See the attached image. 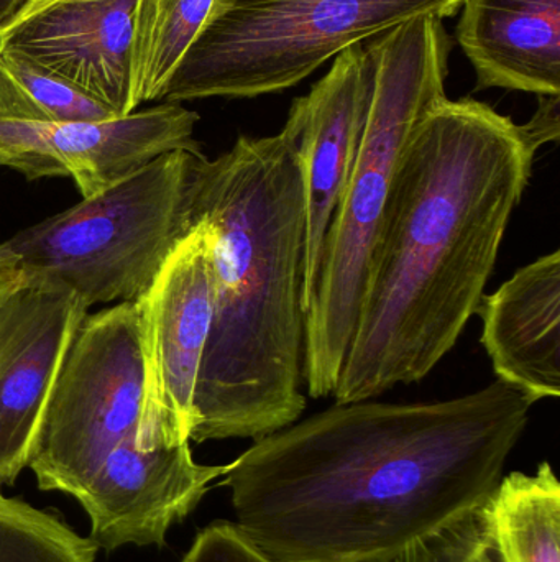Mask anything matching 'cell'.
Instances as JSON below:
<instances>
[{"mask_svg":"<svg viewBox=\"0 0 560 562\" xmlns=\"http://www.w3.org/2000/svg\"><path fill=\"white\" fill-rule=\"evenodd\" d=\"M141 0H28L0 29V53L59 76L117 115L137 111Z\"/></svg>","mask_w":560,"mask_h":562,"instance_id":"30bf717a","label":"cell"},{"mask_svg":"<svg viewBox=\"0 0 560 562\" xmlns=\"http://www.w3.org/2000/svg\"><path fill=\"white\" fill-rule=\"evenodd\" d=\"M199 114L176 102L98 122L0 119V167L28 180L72 178L91 198L168 151L203 154Z\"/></svg>","mask_w":560,"mask_h":562,"instance_id":"9c48e42d","label":"cell"},{"mask_svg":"<svg viewBox=\"0 0 560 562\" xmlns=\"http://www.w3.org/2000/svg\"><path fill=\"white\" fill-rule=\"evenodd\" d=\"M536 154L485 102L444 98L408 142L385 206L335 403L430 375L476 316Z\"/></svg>","mask_w":560,"mask_h":562,"instance_id":"7a4b0ae2","label":"cell"},{"mask_svg":"<svg viewBox=\"0 0 560 562\" xmlns=\"http://www.w3.org/2000/svg\"><path fill=\"white\" fill-rule=\"evenodd\" d=\"M535 400L490 383L434 403H335L227 464L236 527L278 562H395L479 510Z\"/></svg>","mask_w":560,"mask_h":562,"instance_id":"6da1fadb","label":"cell"},{"mask_svg":"<svg viewBox=\"0 0 560 562\" xmlns=\"http://www.w3.org/2000/svg\"><path fill=\"white\" fill-rule=\"evenodd\" d=\"M538 109L526 124L519 125L523 140L533 154L546 144H556L560 135V95H538Z\"/></svg>","mask_w":560,"mask_h":562,"instance_id":"44dd1931","label":"cell"},{"mask_svg":"<svg viewBox=\"0 0 560 562\" xmlns=\"http://www.w3.org/2000/svg\"><path fill=\"white\" fill-rule=\"evenodd\" d=\"M477 314L496 380L535 402L559 398V250L523 267L483 296Z\"/></svg>","mask_w":560,"mask_h":562,"instance_id":"4fadbf2b","label":"cell"},{"mask_svg":"<svg viewBox=\"0 0 560 562\" xmlns=\"http://www.w3.org/2000/svg\"><path fill=\"white\" fill-rule=\"evenodd\" d=\"M372 86L361 147L332 217L306 313L302 379L312 398L338 385L395 175L423 115L446 95L450 40L423 15L364 43Z\"/></svg>","mask_w":560,"mask_h":562,"instance_id":"5b68a950","label":"cell"},{"mask_svg":"<svg viewBox=\"0 0 560 562\" xmlns=\"http://www.w3.org/2000/svg\"><path fill=\"white\" fill-rule=\"evenodd\" d=\"M2 58L13 81L43 112L46 122H98L122 117L59 76L43 71L19 56L2 55Z\"/></svg>","mask_w":560,"mask_h":562,"instance_id":"ac0fdd59","label":"cell"},{"mask_svg":"<svg viewBox=\"0 0 560 562\" xmlns=\"http://www.w3.org/2000/svg\"><path fill=\"white\" fill-rule=\"evenodd\" d=\"M464 0H214L160 102L253 99L295 88L329 59Z\"/></svg>","mask_w":560,"mask_h":562,"instance_id":"52a82bcc","label":"cell"},{"mask_svg":"<svg viewBox=\"0 0 560 562\" xmlns=\"http://www.w3.org/2000/svg\"><path fill=\"white\" fill-rule=\"evenodd\" d=\"M457 42L477 89L560 95V0H464Z\"/></svg>","mask_w":560,"mask_h":562,"instance_id":"5bb4252c","label":"cell"},{"mask_svg":"<svg viewBox=\"0 0 560 562\" xmlns=\"http://www.w3.org/2000/svg\"><path fill=\"white\" fill-rule=\"evenodd\" d=\"M88 310L72 291L28 277L0 304V485L13 484L28 464Z\"/></svg>","mask_w":560,"mask_h":562,"instance_id":"8fae6325","label":"cell"},{"mask_svg":"<svg viewBox=\"0 0 560 562\" xmlns=\"http://www.w3.org/2000/svg\"><path fill=\"white\" fill-rule=\"evenodd\" d=\"M194 210L213 231V327L191 441L266 438L301 418L306 210L292 134L204 157Z\"/></svg>","mask_w":560,"mask_h":562,"instance_id":"3957f363","label":"cell"},{"mask_svg":"<svg viewBox=\"0 0 560 562\" xmlns=\"http://www.w3.org/2000/svg\"><path fill=\"white\" fill-rule=\"evenodd\" d=\"M181 562H278L255 547L236 524L214 521L197 533Z\"/></svg>","mask_w":560,"mask_h":562,"instance_id":"ffe728a7","label":"cell"},{"mask_svg":"<svg viewBox=\"0 0 560 562\" xmlns=\"http://www.w3.org/2000/svg\"><path fill=\"white\" fill-rule=\"evenodd\" d=\"M480 512L500 562H560V485L549 462L503 475Z\"/></svg>","mask_w":560,"mask_h":562,"instance_id":"9a60e30c","label":"cell"},{"mask_svg":"<svg viewBox=\"0 0 560 562\" xmlns=\"http://www.w3.org/2000/svg\"><path fill=\"white\" fill-rule=\"evenodd\" d=\"M0 119H22V121H45L43 112L33 104L32 99L13 81L7 71L0 53Z\"/></svg>","mask_w":560,"mask_h":562,"instance_id":"7402d4cb","label":"cell"},{"mask_svg":"<svg viewBox=\"0 0 560 562\" xmlns=\"http://www.w3.org/2000/svg\"><path fill=\"white\" fill-rule=\"evenodd\" d=\"M145 366L135 301L85 316L69 346L28 464L42 491L75 497L105 551L163 544L227 465H201L191 446L138 445Z\"/></svg>","mask_w":560,"mask_h":562,"instance_id":"277c9868","label":"cell"},{"mask_svg":"<svg viewBox=\"0 0 560 562\" xmlns=\"http://www.w3.org/2000/svg\"><path fill=\"white\" fill-rule=\"evenodd\" d=\"M98 547L55 515L0 491V562H95Z\"/></svg>","mask_w":560,"mask_h":562,"instance_id":"e0dca14e","label":"cell"},{"mask_svg":"<svg viewBox=\"0 0 560 562\" xmlns=\"http://www.w3.org/2000/svg\"><path fill=\"white\" fill-rule=\"evenodd\" d=\"M214 301L213 231L201 220L135 301L145 366L138 431L144 451H168L191 442L194 395L213 327Z\"/></svg>","mask_w":560,"mask_h":562,"instance_id":"ba28073f","label":"cell"},{"mask_svg":"<svg viewBox=\"0 0 560 562\" xmlns=\"http://www.w3.org/2000/svg\"><path fill=\"white\" fill-rule=\"evenodd\" d=\"M213 5L214 0H141L135 32V85L140 104L161 101Z\"/></svg>","mask_w":560,"mask_h":562,"instance_id":"2e32d148","label":"cell"},{"mask_svg":"<svg viewBox=\"0 0 560 562\" xmlns=\"http://www.w3.org/2000/svg\"><path fill=\"white\" fill-rule=\"evenodd\" d=\"M480 508L395 562H500Z\"/></svg>","mask_w":560,"mask_h":562,"instance_id":"d6986e66","label":"cell"},{"mask_svg":"<svg viewBox=\"0 0 560 562\" xmlns=\"http://www.w3.org/2000/svg\"><path fill=\"white\" fill-rule=\"evenodd\" d=\"M28 0H0V29L22 9Z\"/></svg>","mask_w":560,"mask_h":562,"instance_id":"cb8c5ba5","label":"cell"},{"mask_svg":"<svg viewBox=\"0 0 560 562\" xmlns=\"http://www.w3.org/2000/svg\"><path fill=\"white\" fill-rule=\"evenodd\" d=\"M26 277L19 260L0 244V304L25 281Z\"/></svg>","mask_w":560,"mask_h":562,"instance_id":"603a6c76","label":"cell"},{"mask_svg":"<svg viewBox=\"0 0 560 562\" xmlns=\"http://www.w3.org/2000/svg\"><path fill=\"white\" fill-rule=\"evenodd\" d=\"M203 158L168 151L2 244L25 277L66 288L88 307L137 301L199 223L194 194Z\"/></svg>","mask_w":560,"mask_h":562,"instance_id":"8992f818","label":"cell"},{"mask_svg":"<svg viewBox=\"0 0 560 562\" xmlns=\"http://www.w3.org/2000/svg\"><path fill=\"white\" fill-rule=\"evenodd\" d=\"M372 69L364 43L334 58L309 94L295 99L285 128L292 134L306 210L302 307L315 296L332 217L341 204L361 147L370 99Z\"/></svg>","mask_w":560,"mask_h":562,"instance_id":"7c38bea8","label":"cell"}]
</instances>
